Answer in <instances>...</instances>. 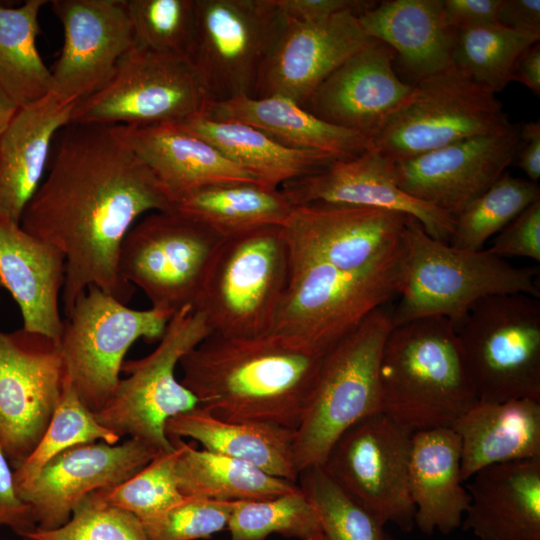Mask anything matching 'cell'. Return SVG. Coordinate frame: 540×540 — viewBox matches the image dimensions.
<instances>
[{
	"mask_svg": "<svg viewBox=\"0 0 540 540\" xmlns=\"http://www.w3.org/2000/svg\"><path fill=\"white\" fill-rule=\"evenodd\" d=\"M469 480L464 531L479 540H540V457L494 464Z\"/></svg>",
	"mask_w": 540,
	"mask_h": 540,
	"instance_id": "cell-26",
	"label": "cell"
},
{
	"mask_svg": "<svg viewBox=\"0 0 540 540\" xmlns=\"http://www.w3.org/2000/svg\"><path fill=\"white\" fill-rule=\"evenodd\" d=\"M55 140L20 224L65 257V316L91 286L126 304L135 287L119 272L122 242L139 216L174 204L115 125L70 122Z\"/></svg>",
	"mask_w": 540,
	"mask_h": 540,
	"instance_id": "cell-1",
	"label": "cell"
},
{
	"mask_svg": "<svg viewBox=\"0 0 540 540\" xmlns=\"http://www.w3.org/2000/svg\"><path fill=\"white\" fill-rule=\"evenodd\" d=\"M410 216L369 207L296 206L282 226L290 259L360 270L402 243Z\"/></svg>",
	"mask_w": 540,
	"mask_h": 540,
	"instance_id": "cell-17",
	"label": "cell"
},
{
	"mask_svg": "<svg viewBox=\"0 0 540 540\" xmlns=\"http://www.w3.org/2000/svg\"><path fill=\"white\" fill-rule=\"evenodd\" d=\"M538 200L540 188L536 182L503 174L455 216L449 244L463 250H482L492 236Z\"/></svg>",
	"mask_w": 540,
	"mask_h": 540,
	"instance_id": "cell-38",
	"label": "cell"
},
{
	"mask_svg": "<svg viewBox=\"0 0 540 540\" xmlns=\"http://www.w3.org/2000/svg\"><path fill=\"white\" fill-rule=\"evenodd\" d=\"M404 279L392 309L394 326L430 316L456 327L479 300L523 293L539 298V271L517 267L488 249H458L430 237L410 217L403 233Z\"/></svg>",
	"mask_w": 540,
	"mask_h": 540,
	"instance_id": "cell-4",
	"label": "cell"
},
{
	"mask_svg": "<svg viewBox=\"0 0 540 540\" xmlns=\"http://www.w3.org/2000/svg\"><path fill=\"white\" fill-rule=\"evenodd\" d=\"M1 540V539H0Z\"/></svg>",
	"mask_w": 540,
	"mask_h": 540,
	"instance_id": "cell-56",
	"label": "cell"
},
{
	"mask_svg": "<svg viewBox=\"0 0 540 540\" xmlns=\"http://www.w3.org/2000/svg\"><path fill=\"white\" fill-rule=\"evenodd\" d=\"M202 115L245 123L290 148L328 152L344 159L374 147L370 138L323 121L301 105L278 95L240 96L209 102Z\"/></svg>",
	"mask_w": 540,
	"mask_h": 540,
	"instance_id": "cell-31",
	"label": "cell"
},
{
	"mask_svg": "<svg viewBox=\"0 0 540 540\" xmlns=\"http://www.w3.org/2000/svg\"><path fill=\"white\" fill-rule=\"evenodd\" d=\"M64 283L63 253L0 215V286L18 305L24 330L60 340L64 320L59 298Z\"/></svg>",
	"mask_w": 540,
	"mask_h": 540,
	"instance_id": "cell-24",
	"label": "cell"
},
{
	"mask_svg": "<svg viewBox=\"0 0 540 540\" xmlns=\"http://www.w3.org/2000/svg\"><path fill=\"white\" fill-rule=\"evenodd\" d=\"M76 103L52 93L18 108L0 137V215L19 222L43 181L52 142Z\"/></svg>",
	"mask_w": 540,
	"mask_h": 540,
	"instance_id": "cell-27",
	"label": "cell"
},
{
	"mask_svg": "<svg viewBox=\"0 0 540 540\" xmlns=\"http://www.w3.org/2000/svg\"><path fill=\"white\" fill-rule=\"evenodd\" d=\"M169 439L189 438L203 449L258 467L297 483L294 460L295 430L265 423L219 419L199 406L172 417L166 424Z\"/></svg>",
	"mask_w": 540,
	"mask_h": 540,
	"instance_id": "cell-32",
	"label": "cell"
},
{
	"mask_svg": "<svg viewBox=\"0 0 540 540\" xmlns=\"http://www.w3.org/2000/svg\"><path fill=\"white\" fill-rule=\"evenodd\" d=\"M211 334L203 314L191 305L176 311L157 347L147 356L123 362L112 397L95 413L100 424L120 438H136L171 451L166 424L174 416L199 406L197 398L175 376L181 359Z\"/></svg>",
	"mask_w": 540,
	"mask_h": 540,
	"instance_id": "cell-9",
	"label": "cell"
},
{
	"mask_svg": "<svg viewBox=\"0 0 540 540\" xmlns=\"http://www.w3.org/2000/svg\"><path fill=\"white\" fill-rule=\"evenodd\" d=\"M520 127L469 138L392 162L398 187L453 218L491 187L516 158Z\"/></svg>",
	"mask_w": 540,
	"mask_h": 540,
	"instance_id": "cell-19",
	"label": "cell"
},
{
	"mask_svg": "<svg viewBox=\"0 0 540 540\" xmlns=\"http://www.w3.org/2000/svg\"><path fill=\"white\" fill-rule=\"evenodd\" d=\"M179 125L212 144L262 183L276 188L344 159L328 152L287 147L238 121L216 120L201 114Z\"/></svg>",
	"mask_w": 540,
	"mask_h": 540,
	"instance_id": "cell-33",
	"label": "cell"
},
{
	"mask_svg": "<svg viewBox=\"0 0 540 540\" xmlns=\"http://www.w3.org/2000/svg\"><path fill=\"white\" fill-rule=\"evenodd\" d=\"M297 484L313 506L327 540H394L385 525L342 489L322 466L302 470Z\"/></svg>",
	"mask_w": 540,
	"mask_h": 540,
	"instance_id": "cell-39",
	"label": "cell"
},
{
	"mask_svg": "<svg viewBox=\"0 0 540 540\" xmlns=\"http://www.w3.org/2000/svg\"><path fill=\"white\" fill-rule=\"evenodd\" d=\"M394 327L388 305L368 314L324 354L305 415L295 430L298 472L322 466L331 447L353 424L381 412L379 369Z\"/></svg>",
	"mask_w": 540,
	"mask_h": 540,
	"instance_id": "cell-6",
	"label": "cell"
},
{
	"mask_svg": "<svg viewBox=\"0 0 540 540\" xmlns=\"http://www.w3.org/2000/svg\"><path fill=\"white\" fill-rule=\"evenodd\" d=\"M501 0H443L448 22L456 29L498 23Z\"/></svg>",
	"mask_w": 540,
	"mask_h": 540,
	"instance_id": "cell-49",
	"label": "cell"
},
{
	"mask_svg": "<svg viewBox=\"0 0 540 540\" xmlns=\"http://www.w3.org/2000/svg\"><path fill=\"white\" fill-rule=\"evenodd\" d=\"M135 44L189 61L196 35V0H126Z\"/></svg>",
	"mask_w": 540,
	"mask_h": 540,
	"instance_id": "cell-42",
	"label": "cell"
},
{
	"mask_svg": "<svg viewBox=\"0 0 540 540\" xmlns=\"http://www.w3.org/2000/svg\"><path fill=\"white\" fill-rule=\"evenodd\" d=\"M404 256L402 239L388 256L360 270L290 259L289 282L272 332L325 353L368 314L398 297Z\"/></svg>",
	"mask_w": 540,
	"mask_h": 540,
	"instance_id": "cell-5",
	"label": "cell"
},
{
	"mask_svg": "<svg viewBox=\"0 0 540 540\" xmlns=\"http://www.w3.org/2000/svg\"><path fill=\"white\" fill-rule=\"evenodd\" d=\"M412 434L383 412L371 414L339 436L322 465L382 524L404 532L415 527L409 489Z\"/></svg>",
	"mask_w": 540,
	"mask_h": 540,
	"instance_id": "cell-15",
	"label": "cell"
},
{
	"mask_svg": "<svg viewBox=\"0 0 540 540\" xmlns=\"http://www.w3.org/2000/svg\"><path fill=\"white\" fill-rule=\"evenodd\" d=\"M395 57L388 45L373 39L331 72L303 108L372 140L413 90L395 73Z\"/></svg>",
	"mask_w": 540,
	"mask_h": 540,
	"instance_id": "cell-22",
	"label": "cell"
},
{
	"mask_svg": "<svg viewBox=\"0 0 540 540\" xmlns=\"http://www.w3.org/2000/svg\"><path fill=\"white\" fill-rule=\"evenodd\" d=\"M497 22L508 28L540 33V1L501 0Z\"/></svg>",
	"mask_w": 540,
	"mask_h": 540,
	"instance_id": "cell-50",
	"label": "cell"
},
{
	"mask_svg": "<svg viewBox=\"0 0 540 540\" xmlns=\"http://www.w3.org/2000/svg\"><path fill=\"white\" fill-rule=\"evenodd\" d=\"M170 440L177 450L178 489L185 497L236 502L269 499L299 488L249 463L196 449L182 439Z\"/></svg>",
	"mask_w": 540,
	"mask_h": 540,
	"instance_id": "cell-35",
	"label": "cell"
},
{
	"mask_svg": "<svg viewBox=\"0 0 540 540\" xmlns=\"http://www.w3.org/2000/svg\"><path fill=\"white\" fill-rule=\"evenodd\" d=\"M17 110V105L0 88V137Z\"/></svg>",
	"mask_w": 540,
	"mask_h": 540,
	"instance_id": "cell-53",
	"label": "cell"
},
{
	"mask_svg": "<svg viewBox=\"0 0 540 540\" xmlns=\"http://www.w3.org/2000/svg\"><path fill=\"white\" fill-rule=\"evenodd\" d=\"M174 208L226 239L263 227H282L294 206L280 188L234 181L198 189L178 200Z\"/></svg>",
	"mask_w": 540,
	"mask_h": 540,
	"instance_id": "cell-34",
	"label": "cell"
},
{
	"mask_svg": "<svg viewBox=\"0 0 540 540\" xmlns=\"http://www.w3.org/2000/svg\"><path fill=\"white\" fill-rule=\"evenodd\" d=\"M511 81L520 82L534 94H540V45L529 47L518 58L513 68Z\"/></svg>",
	"mask_w": 540,
	"mask_h": 540,
	"instance_id": "cell-52",
	"label": "cell"
},
{
	"mask_svg": "<svg viewBox=\"0 0 540 540\" xmlns=\"http://www.w3.org/2000/svg\"><path fill=\"white\" fill-rule=\"evenodd\" d=\"M324 354L272 331L250 337L210 334L181 359V383L200 408L219 419L296 430Z\"/></svg>",
	"mask_w": 540,
	"mask_h": 540,
	"instance_id": "cell-2",
	"label": "cell"
},
{
	"mask_svg": "<svg viewBox=\"0 0 540 540\" xmlns=\"http://www.w3.org/2000/svg\"><path fill=\"white\" fill-rule=\"evenodd\" d=\"M172 315L152 307L130 308L95 286L78 296L59 345L72 387L94 414L117 388L131 345L139 338L160 340Z\"/></svg>",
	"mask_w": 540,
	"mask_h": 540,
	"instance_id": "cell-11",
	"label": "cell"
},
{
	"mask_svg": "<svg viewBox=\"0 0 540 540\" xmlns=\"http://www.w3.org/2000/svg\"><path fill=\"white\" fill-rule=\"evenodd\" d=\"M45 0H27L16 8L0 3V88L18 108L52 91V73L36 45L39 12Z\"/></svg>",
	"mask_w": 540,
	"mask_h": 540,
	"instance_id": "cell-36",
	"label": "cell"
},
{
	"mask_svg": "<svg viewBox=\"0 0 540 540\" xmlns=\"http://www.w3.org/2000/svg\"><path fill=\"white\" fill-rule=\"evenodd\" d=\"M290 276L282 227L268 226L224 239L194 308L211 334L250 337L272 331Z\"/></svg>",
	"mask_w": 540,
	"mask_h": 540,
	"instance_id": "cell-7",
	"label": "cell"
},
{
	"mask_svg": "<svg viewBox=\"0 0 540 540\" xmlns=\"http://www.w3.org/2000/svg\"><path fill=\"white\" fill-rule=\"evenodd\" d=\"M27 540H149L134 514L105 503L95 493L84 498L62 526L35 529Z\"/></svg>",
	"mask_w": 540,
	"mask_h": 540,
	"instance_id": "cell-44",
	"label": "cell"
},
{
	"mask_svg": "<svg viewBox=\"0 0 540 540\" xmlns=\"http://www.w3.org/2000/svg\"><path fill=\"white\" fill-rule=\"evenodd\" d=\"M11 467L0 446V526L9 527L25 538L36 529V524L28 506L17 493Z\"/></svg>",
	"mask_w": 540,
	"mask_h": 540,
	"instance_id": "cell-47",
	"label": "cell"
},
{
	"mask_svg": "<svg viewBox=\"0 0 540 540\" xmlns=\"http://www.w3.org/2000/svg\"><path fill=\"white\" fill-rule=\"evenodd\" d=\"M65 379L59 341L0 330V446L13 470L41 440Z\"/></svg>",
	"mask_w": 540,
	"mask_h": 540,
	"instance_id": "cell-16",
	"label": "cell"
},
{
	"mask_svg": "<svg viewBox=\"0 0 540 540\" xmlns=\"http://www.w3.org/2000/svg\"><path fill=\"white\" fill-rule=\"evenodd\" d=\"M461 442V477L499 463L540 457V400H477L453 424Z\"/></svg>",
	"mask_w": 540,
	"mask_h": 540,
	"instance_id": "cell-30",
	"label": "cell"
},
{
	"mask_svg": "<svg viewBox=\"0 0 540 540\" xmlns=\"http://www.w3.org/2000/svg\"><path fill=\"white\" fill-rule=\"evenodd\" d=\"M0 288H1V286H0Z\"/></svg>",
	"mask_w": 540,
	"mask_h": 540,
	"instance_id": "cell-55",
	"label": "cell"
},
{
	"mask_svg": "<svg viewBox=\"0 0 540 540\" xmlns=\"http://www.w3.org/2000/svg\"><path fill=\"white\" fill-rule=\"evenodd\" d=\"M368 37L388 45L417 80L453 66L457 30L443 0H388L358 16Z\"/></svg>",
	"mask_w": 540,
	"mask_h": 540,
	"instance_id": "cell-29",
	"label": "cell"
},
{
	"mask_svg": "<svg viewBox=\"0 0 540 540\" xmlns=\"http://www.w3.org/2000/svg\"><path fill=\"white\" fill-rule=\"evenodd\" d=\"M227 530L230 540H266L272 534L305 540L322 533L300 487L269 499L234 502Z\"/></svg>",
	"mask_w": 540,
	"mask_h": 540,
	"instance_id": "cell-40",
	"label": "cell"
},
{
	"mask_svg": "<svg viewBox=\"0 0 540 540\" xmlns=\"http://www.w3.org/2000/svg\"><path fill=\"white\" fill-rule=\"evenodd\" d=\"M120 437L98 422L81 401L67 375L60 401L35 449L14 469L15 485L32 478L48 461L61 452L97 440L117 444Z\"/></svg>",
	"mask_w": 540,
	"mask_h": 540,
	"instance_id": "cell-41",
	"label": "cell"
},
{
	"mask_svg": "<svg viewBox=\"0 0 540 540\" xmlns=\"http://www.w3.org/2000/svg\"><path fill=\"white\" fill-rule=\"evenodd\" d=\"M158 452L136 438L121 444H80L61 452L32 478L15 487L28 506L36 529H55L70 519L88 495L126 481Z\"/></svg>",
	"mask_w": 540,
	"mask_h": 540,
	"instance_id": "cell-18",
	"label": "cell"
},
{
	"mask_svg": "<svg viewBox=\"0 0 540 540\" xmlns=\"http://www.w3.org/2000/svg\"><path fill=\"white\" fill-rule=\"evenodd\" d=\"M115 126L157 178L173 204L209 185L234 181L261 182L212 144L179 124Z\"/></svg>",
	"mask_w": 540,
	"mask_h": 540,
	"instance_id": "cell-25",
	"label": "cell"
},
{
	"mask_svg": "<svg viewBox=\"0 0 540 540\" xmlns=\"http://www.w3.org/2000/svg\"><path fill=\"white\" fill-rule=\"evenodd\" d=\"M224 239L175 208L152 212L125 236L119 272L143 291L152 308L174 314L194 307Z\"/></svg>",
	"mask_w": 540,
	"mask_h": 540,
	"instance_id": "cell-12",
	"label": "cell"
},
{
	"mask_svg": "<svg viewBox=\"0 0 540 540\" xmlns=\"http://www.w3.org/2000/svg\"><path fill=\"white\" fill-rule=\"evenodd\" d=\"M64 44L52 73V91L78 103L102 88L135 36L126 0H53Z\"/></svg>",
	"mask_w": 540,
	"mask_h": 540,
	"instance_id": "cell-20",
	"label": "cell"
},
{
	"mask_svg": "<svg viewBox=\"0 0 540 540\" xmlns=\"http://www.w3.org/2000/svg\"><path fill=\"white\" fill-rule=\"evenodd\" d=\"M518 166L530 181L540 177V124L527 122L520 126V143L516 154Z\"/></svg>",
	"mask_w": 540,
	"mask_h": 540,
	"instance_id": "cell-51",
	"label": "cell"
},
{
	"mask_svg": "<svg viewBox=\"0 0 540 540\" xmlns=\"http://www.w3.org/2000/svg\"><path fill=\"white\" fill-rule=\"evenodd\" d=\"M499 258L522 257L540 261V200L512 220L487 248Z\"/></svg>",
	"mask_w": 540,
	"mask_h": 540,
	"instance_id": "cell-46",
	"label": "cell"
},
{
	"mask_svg": "<svg viewBox=\"0 0 540 540\" xmlns=\"http://www.w3.org/2000/svg\"><path fill=\"white\" fill-rule=\"evenodd\" d=\"M511 125L493 91L451 66L417 80L409 98L372 142L384 156L398 162L500 133Z\"/></svg>",
	"mask_w": 540,
	"mask_h": 540,
	"instance_id": "cell-10",
	"label": "cell"
},
{
	"mask_svg": "<svg viewBox=\"0 0 540 540\" xmlns=\"http://www.w3.org/2000/svg\"><path fill=\"white\" fill-rule=\"evenodd\" d=\"M379 379L381 412L412 432L452 427L477 401L456 329L444 317L394 326Z\"/></svg>",
	"mask_w": 540,
	"mask_h": 540,
	"instance_id": "cell-3",
	"label": "cell"
},
{
	"mask_svg": "<svg viewBox=\"0 0 540 540\" xmlns=\"http://www.w3.org/2000/svg\"><path fill=\"white\" fill-rule=\"evenodd\" d=\"M461 477V442L452 427L413 432L409 489L414 523L422 533L448 535L458 529L470 496Z\"/></svg>",
	"mask_w": 540,
	"mask_h": 540,
	"instance_id": "cell-28",
	"label": "cell"
},
{
	"mask_svg": "<svg viewBox=\"0 0 540 540\" xmlns=\"http://www.w3.org/2000/svg\"><path fill=\"white\" fill-rule=\"evenodd\" d=\"M372 40L351 12L312 22L286 18L253 98L278 95L303 107L331 72Z\"/></svg>",
	"mask_w": 540,
	"mask_h": 540,
	"instance_id": "cell-23",
	"label": "cell"
},
{
	"mask_svg": "<svg viewBox=\"0 0 540 540\" xmlns=\"http://www.w3.org/2000/svg\"><path fill=\"white\" fill-rule=\"evenodd\" d=\"M296 206L333 204L369 207L405 214L417 220L432 238L449 243L454 218L401 190L392 174V161L375 147L338 159L325 168L290 180L280 187Z\"/></svg>",
	"mask_w": 540,
	"mask_h": 540,
	"instance_id": "cell-21",
	"label": "cell"
},
{
	"mask_svg": "<svg viewBox=\"0 0 540 540\" xmlns=\"http://www.w3.org/2000/svg\"><path fill=\"white\" fill-rule=\"evenodd\" d=\"M177 450L159 451L141 470L126 481L95 491V495L112 506L124 509L142 522L181 501L175 462Z\"/></svg>",
	"mask_w": 540,
	"mask_h": 540,
	"instance_id": "cell-43",
	"label": "cell"
},
{
	"mask_svg": "<svg viewBox=\"0 0 540 540\" xmlns=\"http://www.w3.org/2000/svg\"><path fill=\"white\" fill-rule=\"evenodd\" d=\"M208 96L190 63L134 46L109 81L78 102L71 122L149 126L180 124L204 113Z\"/></svg>",
	"mask_w": 540,
	"mask_h": 540,
	"instance_id": "cell-14",
	"label": "cell"
},
{
	"mask_svg": "<svg viewBox=\"0 0 540 540\" xmlns=\"http://www.w3.org/2000/svg\"><path fill=\"white\" fill-rule=\"evenodd\" d=\"M455 329L477 400H540L539 298H483Z\"/></svg>",
	"mask_w": 540,
	"mask_h": 540,
	"instance_id": "cell-8",
	"label": "cell"
},
{
	"mask_svg": "<svg viewBox=\"0 0 540 540\" xmlns=\"http://www.w3.org/2000/svg\"><path fill=\"white\" fill-rule=\"evenodd\" d=\"M233 504L184 497L162 513L141 522L149 540L208 539L227 529Z\"/></svg>",
	"mask_w": 540,
	"mask_h": 540,
	"instance_id": "cell-45",
	"label": "cell"
},
{
	"mask_svg": "<svg viewBox=\"0 0 540 540\" xmlns=\"http://www.w3.org/2000/svg\"><path fill=\"white\" fill-rule=\"evenodd\" d=\"M196 1V35L188 62L209 102L254 97L286 22L276 0Z\"/></svg>",
	"mask_w": 540,
	"mask_h": 540,
	"instance_id": "cell-13",
	"label": "cell"
},
{
	"mask_svg": "<svg viewBox=\"0 0 540 540\" xmlns=\"http://www.w3.org/2000/svg\"><path fill=\"white\" fill-rule=\"evenodd\" d=\"M305 540H327V539L322 533H319Z\"/></svg>",
	"mask_w": 540,
	"mask_h": 540,
	"instance_id": "cell-54",
	"label": "cell"
},
{
	"mask_svg": "<svg viewBox=\"0 0 540 540\" xmlns=\"http://www.w3.org/2000/svg\"><path fill=\"white\" fill-rule=\"evenodd\" d=\"M287 19L312 22L333 15L351 12L357 16L373 7L375 1L367 0H276Z\"/></svg>",
	"mask_w": 540,
	"mask_h": 540,
	"instance_id": "cell-48",
	"label": "cell"
},
{
	"mask_svg": "<svg viewBox=\"0 0 540 540\" xmlns=\"http://www.w3.org/2000/svg\"><path fill=\"white\" fill-rule=\"evenodd\" d=\"M540 33L499 23L457 30L453 66L495 94L511 82L516 61L539 42Z\"/></svg>",
	"mask_w": 540,
	"mask_h": 540,
	"instance_id": "cell-37",
	"label": "cell"
}]
</instances>
